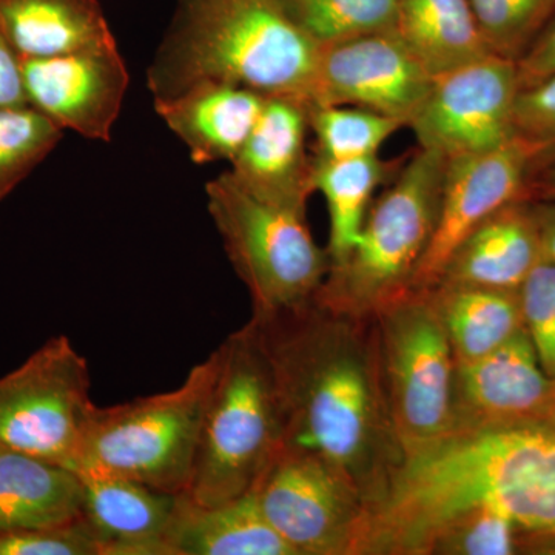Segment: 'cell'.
Returning a JSON list of instances; mask_svg holds the SVG:
<instances>
[{
    "label": "cell",
    "mask_w": 555,
    "mask_h": 555,
    "mask_svg": "<svg viewBox=\"0 0 555 555\" xmlns=\"http://www.w3.org/2000/svg\"><path fill=\"white\" fill-rule=\"evenodd\" d=\"M259 509L294 555H350L363 495L317 456L280 449L251 489Z\"/></svg>",
    "instance_id": "11"
},
{
    "label": "cell",
    "mask_w": 555,
    "mask_h": 555,
    "mask_svg": "<svg viewBox=\"0 0 555 555\" xmlns=\"http://www.w3.org/2000/svg\"><path fill=\"white\" fill-rule=\"evenodd\" d=\"M489 51L517 62L555 13V0H469Z\"/></svg>",
    "instance_id": "29"
},
{
    "label": "cell",
    "mask_w": 555,
    "mask_h": 555,
    "mask_svg": "<svg viewBox=\"0 0 555 555\" xmlns=\"http://www.w3.org/2000/svg\"><path fill=\"white\" fill-rule=\"evenodd\" d=\"M520 90L555 75V13L524 56L517 61Z\"/></svg>",
    "instance_id": "34"
},
{
    "label": "cell",
    "mask_w": 555,
    "mask_h": 555,
    "mask_svg": "<svg viewBox=\"0 0 555 555\" xmlns=\"http://www.w3.org/2000/svg\"><path fill=\"white\" fill-rule=\"evenodd\" d=\"M21 61L30 107L62 130L109 141L129 87L118 47Z\"/></svg>",
    "instance_id": "14"
},
{
    "label": "cell",
    "mask_w": 555,
    "mask_h": 555,
    "mask_svg": "<svg viewBox=\"0 0 555 555\" xmlns=\"http://www.w3.org/2000/svg\"><path fill=\"white\" fill-rule=\"evenodd\" d=\"M372 318L387 406L404 455L451 429L455 358L427 294L408 292Z\"/></svg>",
    "instance_id": "8"
},
{
    "label": "cell",
    "mask_w": 555,
    "mask_h": 555,
    "mask_svg": "<svg viewBox=\"0 0 555 555\" xmlns=\"http://www.w3.org/2000/svg\"><path fill=\"white\" fill-rule=\"evenodd\" d=\"M551 425H553L554 429H555V406H554V411H553V415H551Z\"/></svg>",
    "instance_id": "39"
},
{
    "label": "cell",
    "mask_w": 555,
    "mask_h": 555,
    "mask_svg": "<svg viewBox=\"0 0 555 555\" xmlns=\"http://www.w3.org/2000/svg\"><path fill=\"white\" fill-rule=\"evenodd\" d=\"M478 511L555 531L551 423L460 427L408 452L364 505L350 555H427L443 529Z\"/></svg>",
    "instance_id": "2"
},
{
    "label": "cell",
    "mask_w": 555,
    "mask_h": 555,
    "mask_svg": "<svg viewBox=\"0 0 555 555\" xmlns=\"http://www.w3.org/2000/svg\"><path fill=\"white\" fill-rule=\"evenodd\" d=\"M318 47L396 28L398 0H280Z\"/></svg>",
    "instance_id": "26"
},
{
    "label": "cell",
    "mask_w": 555,
    "mask_h": 555,
    "mask_svg": "<svg viewBox=\"0 0 555 555\" xmlns=\"http://www.w3.org/2000/svg\"><path fill=\"white\" fill-rule=\"evenodd\" d=\"M434 76L396 28L320 47L309 107L350 105L409 126L429 93Z\"/></svg>",
    "instance_id": "13"
},
{
    "label": "cell",
    "mask_w": 555,
    "mask_h": 555,
    "mask_svg": "<svg viewBox=\"0 0 555 555\" xmlns=\"http://www.w3.org/2000/svg\"><path fill=\"white\" fill-rule=\"evenodd\" d=\"M207 207L254 315L301 308L315 298L331 258L313 240L306 211L257 198L230 171L207 184Z\"/></svg>",
    "instance_id": "7"
},
{
    "label": "cell",
    "mask_w": 555,
    "mask_h": 555,
    "mask_svg": "<svg viewBox=\"0 0 555 555\" xmlns=\"http://www.w3.org/2000/svg\"><path fill=\"white\" fill-rule=\"evenodd\" d=\"M61 139V127L30 105L0 109V199L36 169Z\"/></svg>",
    "instance_id": "28"
},
{
    "label": "cell",
    "mask_w": 555,
    "mask_h": 555,
    "mask_svg": "<svg viewBox=\"0 0 555 555\" xmlns=\"http://www.w3.org/2000/svg\"><path fill=\"white\" fill-rule=\"evenodd\" d=\"M553 159L555 142L520 134L489 152L448 159L436 228L411 292L433 291L460 244L500 208L529 201L532 179Z\"/></svg>",
    "instance_id": "10"
},
{
    "label": "cell",
    "mask_w": 555,
    "mask_h": 555,
    "mask_svg": "<svg viewBox=\"0 0 555 555\" xmlns=\"http://www.w3.org/2000/svg\"><path fill=\"white\" fill-rule=\"evenodd\" d=\"M517 554L555 555V531H520Z\"/></svg>",
    "instance_id": "37"
},
{
    "label": "cell",
    "mask_w": 555,
    "mask_h": 555,
    "mask_svg": "<svg viewBox=\"0 0 555 555\" xmlns=\"http://www.w3.org/2000/svg\"><path fill=\"white\" fill-rule=\"evenodd\" d=\"M272 367L283 447L317 456L374 499L403 459L379 369L374 318L334 312L315 298L251 317Z\"/></svg>",
    "instance_id": "1"
},
{
    "label": "cell",
    "mask_w": 555,
    "mask_h": 555,
    "mask_svg": "<svg viewBox=\"0 0 555 555\" xmlns=\"http://www.w3.org/2000/svg\"><path fill=\"white\" fill-rule=\"evenodd\" d=\"M543 258L555 262V199L534 201Z\"/></svg>",
    "instance_id": "36"
},
{
    "label": "cell",
    "mask_w": 555,
    "mask_h": 555,
    "mask_svg": "<svg viewBox=\"0 0 555 555\" xmlns=\"http://www.w3.org/2000/svg\"><path fill=\"white\" fill-rule=\"evenodd\" d=\"M28 105L22 61L0 36V109Z\"/></svg>",
    "instance_id": "35"
},
{
    "label": "cell",
    "mask_w": 555,
    "mask_h": 555,
    "mask_svg": "<svg viewBox=\"0 0 555 555\" xmlns=\"http://www.w3.org/2000/svg\"><path fill=\"white\" fill-rule=\"evenodd\" d=\"M164 555H294L273 531L254 491L219 503L199 505L184 492L177 495Z\"/></svg>",
    "instance_id": "20"
},
{
    "label": "cell",
    "mask_w": 555,
    "mask_h": 555,
    "mask_svg": "<svg viewBox=\"0 0 555 555\" xmlns=\"http://www.w3.org/2000/svg\"><path fill=\"white\" fill-rule=\"evenodd\" d=\"M551 199H555V159L535 175L529 188V201Z\"/></svg>",
    "instance_id": "38"
},
{
    "label": "cell",
    "mask_w": 555,
    "mask_h": 555,
    "mask_svg": "<svg viewBox=\"0 0 555 555\" xmlns=\"http://www.w3.org/2000/svg\"><path fill=\"white\" fill-rule=\"evenodd\" d=\"M520 531L505 514L478 511L443 529L427 555H514Z\"/></svg>",
    "instance_id": "30"
},
{
    "label": "cell",
    "mask_w": 555,
    "mask_h": 555,
    "mask_svg": "<svg viewBox=\"0 0 555 555\" xmlns=\"http://www.w3.org/2000/svg\"><path fill=\"white\" fill-rule=\"evenodd\" d=\"M266 100L257 91L208 80L169 100H155V107L188 145L193 163H232L254 130Z\"/></svg>",
    "instance_id": "19"
},
{
    "label": "cell",
    "mask_w": 555,
    "mask_h": 555,
    "mask_svg": "<svg viewBox=\"0 0 555 555\" xmlns=\"http://www.w3.org/2000/svg\"><path fill=\"white\" fill-rule=\"evenodd\" d=\"M516 134L555 142V75L520 90L514 109Z\"/></svg>",
    "instance_id": "33"
},
{
    "label": "cell",
    "mask_w": 555,
    "mask_h": 555,
    "mask_svg": "<svg viewBox=\"0 0 555 555\" xmlns=\"http://www.w3.org/2000/svg\"><path fill=\"white\" fill-rule=\"evenodd\" d=\"M426 294L441 318L456 364L494 352L525 328L518 291L441 284Z\"/></svg>",
    "instance_id": "24"
},
{
    "label": "cell",
    "mask_w": 555,
    "mask_h": 555,
    "mask_svg": "<svg viewBox=\"0 0 555 555\" xmlns=\"http://www.w3.org/2000/svg\"><path fill=\"white\" fill-rule=\"evenodd\" d=\"M386 166L378 156L353 159L313 158V185L326 199L331 219L327 254L331 264L345 259L356 246L369 203L382 184Z\"/></svg>",
    "instance_id": "25"
},
{
    "label": "cell",
    "mask_w": 555,
    "mask_h": 555,
    "mask_svg": "<svg viewBox=\"0 0 555 555\" xmlns=\"http://www.w3.org/2000/svg\"><path fill=\"white\" fill-rule=\"evenodd\" d=\"M448 159L422 149L367 211L356 246L331 264L315 301L334 312L372 318L411 292L436 228Z\"/></svg>",
    "instance_id": "5"
},
{
    "label": "cell",
    "mask_w": 555,
    "mask_h": 555,
    "mask_svg": "<svg viewBox=\"0 0 555 555\" xmlns=\"http://www.w3.org/2000/svg\"><path fill=\"white\" fill-rule=\"evenodd\" d=\"M524 327L547 377L555 378V262L539 264L518 288Z\"/></svg>",
    "instance_id": "31"
},
{
    "label": "cell",
    "mask_w": 555,
    "mask_h": 555,
    "mask_svg": "<svg viewBox=\"0 0 555 555\" xmlns=\"http://www.w3.org/2000/svg\"><path fill=\"white\" fill-rule=\"evenodd\" d=\"M0 555H102L83 517L46 528L0 532Z\"/></svg>",
    "instance_id": "32"
},
{
    "label": "cell",
    "mask_w": 555,
    "mask_h": 555,
    "mask_svg": "<svg viewBox=\"0 0 555 555\" xmlns=\"http://www.w3.org/2000/svg\"><path fill=\"white\" fill-rule=\"evenodd\" d=\"M396 30L433 76L492 54L469 0H398Z\"/></svg>",
    "instance_id": "23"
},
{
    "label": "cell",
    "mask_w": 555,
    "mask_h": 555,
    "mask_svg": "<svg viewBox=\"0 0 555 555\" xmlns=\"http://www.w3.org/2000/svg\"><path fill=\"white\" fill-rule=\"evenodd\" d=\"M217 353V375L184 492L206 506L250 492L283 447L275 379L254 321L229 335Z\"/></svg>",
    "instance_id": "4"
},
{
    "label": "cell",
    "mask_w": 555,
    "mask_h": 555,
    "mask_svg": "<svg viewBox=\"0 0 555 555\" xmlns=\"http://www.w3.org/2000/svg\"><path fill=\"white\" fill-rule=\"evenodd\" d=\"M518 93L517 62L488 54L434 76L425 102L408 127L414 130L420 149L447 159L489 152L516 137Z\"/></svg>",
    "instance_id": "12"
},
{
    "label": "cell",
    "mask_w": 555,
    "mask_h": 555,
    "mask_svg": "<svg viewBox=\"0 0 555 555\" xmlns=\"http://www.w3.org/2000/svg\"><path fill=\"white\" fill-rule=\"evenodd\" d=\"M90 369L64 335L0 377V449L75 470L96 404Z\"/></svg>",
    "instance_id": "9"
},
{
    "label": "cell",
    "mask_w": 555,
    "mask_h": 555,
    "mask_svg": "<svg viewBox=\"0 0 555 555\" xmlns=\"http://www.w3.org/2000/svg\"><path fill=\"white\" fill-rule=\"evenodd\" d=\"M554 406L555 378L543 371L525 328L494 352L456 364L451 429L550 423Z\"/></svg>",
    "instance_id": "15"
},
{
    "label": "cell",
    "mask_w": 555,
    "mask_h": 555,
    "mask_svg": "<svg viewBox=\"0 0 555 555\" xmlns=\"http://www.w3.org/2000/svg\"><path fill=\"white\" fill-rule=\"evenodd\" d=\"M542 258L535 203L517 201L495 211L460 244L437 286L518 291Z\"/></svg>",
    "instance_id": "17"
},
{
    "label": "cell",
    "mask_w": 555,
    "mask_h": 555,
    "mask_svg": "<svg viewBox=\"0 0 555 555\" xmlns=\"http://www.w3.org/2000/svg\"><path fill=\"white\" fill-rule=\"evenodd\" d=\"M217 350L169 392L94 409L75 470L129 478L167 494L188 491Z\"/></svg>",
    "instance_id": "6"
},
{
    "label": "cell",
    "mask_w": 555,
    "mask_h": 555,
    "mask_svg": "<svg viewBox=\"0 0 555 555\" xmlns=\"http://www.w3.org/2000/svg\"><path fill=\"white\" fill-rule=\"evenodd\" d=\"M309 127L317 138L315 158L353 159L377 156L379 147L403 129L401 120L350 105L309 107Z\"/></svg>",
    "instance_id": "27"
},
{
    "label": "cell",
    "mask_w": 555,
    "mask_h": 555,
    "mask_svg": "<svg viewBox=\"0 0 555 555\" xmlns=\"http://www.w3.org/2000/svg\"><path fill=\"white\" fill-rule=\"evenodd\" d=\"M0 36L21 60L116 46L98 0H0Z\"/></svg>",
    "instance_id": "21"
},
{
    "label": "cell",
    "mask_w": 555,
    "mask_h": 555,
    "mask_svg": "<svg viewBox=\"0 0 555 555\" xmlns=\"http://www.w3.org/2000/svg\"><path fill=\"white\" fill-rule=\"evenodd\" d=\"M308 107L287 98H268L238 155L233 179L251 195L308 211L312 195L313 159L306 150Z\"/></svg>",
    "instance_id": "16"
},
{
    "label": "cell",
    "mask_w": 555,
    "mask_h": 555,
    "mask_svg": "<svg viewBox=\"0 0 555 555\" xmlns=\"http://www.w3.org/2000/svg\"><path fill=\"white\" fill-rule=\"evenodd\" d=\"M82 517L102 555H164V537L178 494L107 474L80 470Z\"/></svg>",
    "instance_id": "18"
},
{
    "label": "cell",
    "mask_w": 555,
    "mask_h": 555,
    "mask_svg": "<svg viewBox=\"0 0 555 555\" xmlns=\"http://www.w3.org/2000/svg\"><path fill=\"white\" fill-rule=\"evenodd\" d=\"M320 47L280 0H179L149 87L169 100L201 82H224L309 108Z\"/></svg>",
    "instance_id": "3"
},
{
    "label": "cell",
    "mask_w": 555,
    "mask_h": 555,
    "mask_svg": "<svg viewBox=\"0 0 555 555\" xmlns=\"http://www.w3.org/2000/svg\"><path fill=\"white\" fill-rule=\"evenodd\" d=\"M82 478L69 467L0 449V532L82 517Z\"/></svg>",
    "instance_id": "22"
}]
</instances>
